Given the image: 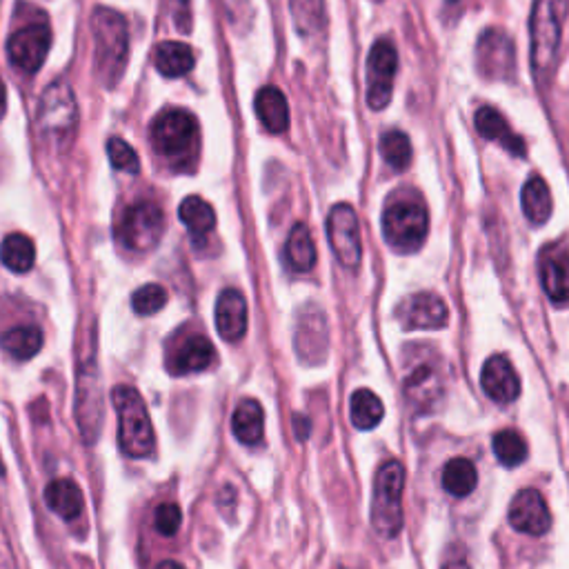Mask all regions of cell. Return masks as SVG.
<instances>
[{"mask_svg": "<svg viewBox=\"0 0 569 569\" xmlns=\"http://www.w3.org/2000/svg\"><path fill=\"white\" fill-rule=\"evenodd\" d=\"M405 469L398 461L381 465L374 481L372 527L381 538H394L403 527Z\"/></svg>", "mask_w": 569, "mask_h": 569, "instance_id": "obj_4", "label": "cell"}, {"mask_svg": "<svg viewBox=\"0 0 569 569\" xmlns=\"http://www.w3.org/2000/svg\"><path fill=\"white\" fill-rule=\"evenodd\" d=\"M178 216H181L183 225L196 243L205 241L216 227V212L201 196H187L181 207H178Z\"/></svg>", "mask_w": 569, "mask_h": 569, "instance_id": "obj_25", "label": "cell"}, {"mask_svg": "<svg viewBox=\"0 0 569 569\" xmlns=\"http://www.w3.org/2000/svg\"><path fill=\"white\" fill-rule=\"evenodd\" d=\"M327 236L341 265L349 269H356L361 265V229H358V218L352 207L345 203L334 205V209L327 216Z\"/></svg>", "mask_w": 569, "mask_h": 569, "instance_id": "obj_11", "label": "cell"}, {"mask_svg": "<svg viewBox=\"0 0 569 569\" xmlns=\"http://www.w3.org/2000/svg\"><path fill=\"white\" fill-rule=\"evenodd\" d=\"M569 0H536L532 12V69L538 83L554 74Z\"/></svg>", "mask_w": 569, "mask_h": 569, "instance_id": "obj_2", "label": "cell"}, {"mask_svg": "<svg viewBox=\"0 0 569 569\" xmlns=\"http://www.w3.org/2000/svg\"><path fill=\"white\" fill-rule=\"evenodd\" d=\"M36 247L25 234H9L0 245V261L14 274H27L34 267Z\"/></svg>", "mask_w": 569, "mask_h": 569, "instance_id": "obj_31", "label": "cell"}, {"mask_svg": "<svg viewBox=\"0 0 569 569\" xmlns=\"http://www.w3.org/2000/svg\"><path fill=\"white\" fill-rule=\"evenodd\" d=\"M385 407L381 403L372 389H356L352 394V401H349V418H352V425L356 429H374L378 423L383 421Z\"/></svg>", "mask_w": 569, "mask_h": 569, "instance_id": "obj_30", "label": "cell"}, {"mask_svg": "<svg viewBox=\"0 0 569 569\" xmlns=\"http://www.w3.org/2000/svg\"><path fill=\"white\" fill-rule=\"evenodd\" d=\"M285 261L294 272H309L316 265V245L305 223H296L285 243Z\"/></svg>", "mask_w": 569, "mask_h": 569, "instance_id": "obj_27", "label": "cell"}, {"mask_svg": "<svg viewBox=\"0 0 569 569\" xmlns=\"http://www.w3.org/2000/svg\"><path fill=\"white\" fill-rule=\"evenodd\" d=\"M294 425H296V432H298V438H307V432H309V421L303 416H294Z\"/></svg>", "mask_w": 569, "mask_h": 569, "instance_id": "obj_39", "label": "cell"}, {"mask_svg": "<svg viewBox=\"0 0 569 569\" xmlns=\"http://www.w3.org/2000/svg\"><path fill=\"white\" fill-rule=\"evenodd\" d=\"M232 432L243 445H258L265 434V412L254 398L238 403L232 416Z\"/></svg>", "mask_w": 569, "mask_h": 569, "instance_id": "obj_23", "label": "cell"}, {"mask_svg": "<svg viewBox=\"0 0 569 569\" xmlns=\"http://www.w3.org/2000/svg\"><path fill=\"white\" fill-rule=\"evenodd\" d=\"M541 283L549 301L556 305L569 303V249L565 245H547L538 256Z\"/></svg>", "mask_w": 569, "mask_h": 569, "instance_id": "obj_15", "label": "cell"}, {"mask_svg": "<svg viewBox=\"0 0 569 569\" xmlns=\"http://www.w3.org/2000/svg\"><path fill=\"white\" fill-rule=\"evenodd\" d=\"M256 114L265 129L272 134H281L289 127L287 98L278 87H263L256 96Z\"/></svg>", "mask_w": 569, "mask_h": 569, "instance_id": "obj_24", "label": "cell"}, {"mask_svg": "<svg viewBox=\"0 0 569 569\" xmlns=\"http://www.w3.org/2000/svg\"><path fill=\"white\" fill-rule=\"evenodd\" d=\"M214 345L207 341L205 336H189L187 341L176 349L172 361H169L167 369L174 376L185 374H198L214 363Z\"/></svg>", "mask_w": 569, "mask_h": 569, "instance_id": "obj_20", "label": "cell"}, {"mask_svg": "<svg viewBox=\"0 0 569 569\" xmlns=\"http://www.w3.org/2000/svg\"><path fill=\"white\" fill-rule=\"evenodd\" d=\"M476 129H478V134H481L483 138H487V141H496V143H501L509 154L512 156H525L527 152V147H525V141L521 136H516L512 132V127L507 125L505 118L496 112L494 107H481L476 112Z\"/></svg>", "mask_w": 569, "mask_h": 569, "instance_id": "obj_21", "label": "cell"}, {"mask_svg": "<svg viewBox=\"0 0 569 569\" xmlns=\"http://www.w3.org/2000/svg\"><path fill=\"white\" fill-rule=\"evenodd\" d=\"M52 45V32L47 25H29L18 29L7 43V54L21 72L34 74L43 67Z\"/></svg>", "mask_w": 569, "mask_h": 569, "instance_id": "obj_13", "label": "cell"}, {"mask_svg": "<svg viewBox=\"0 0 569 569\" xmlns=\"http://www.w3.org/2000/svg\"><path fill=\"white\" fill-rule=\"evenodd\" d=\"M5 98H7L5 85H3V81H0V112H3V109H5Z\"/></svg>", "mask_w": 569, "mask_h": 569, "instance_id": "obj_42", "label": "cell"}, {"mask_svg": "<svg viewBox=\"0 0 569 569\" xmlns=\"http://www.w3.org/2000/svg\"><path fill=\"white\" fill-rule=\"evenodd\" d=\"M483 392L496 403H514L521 394V378L505 356L487 358L481 372Z\"/></svg>", "mask_w": 569, "mask_h": 569, "instance_id": "obj_18", "label": "cell"}, {"mask_svg": "<svg viewBox=\"0 0 569 569\" xmlns=\"http://www.w3.org/2000/svg\"><path fill=\"white\" fill-rule=\"evenodd\" d=\"M478 483V474L472 461L467 458H452L443 469V487L456 498L472 494Z\"/></svg>", "mask_w": 569, "mask_h": 569, "instance_id": "obj_32", "label": "cell"}, {"mask_svg": "<svg viewBox=\"0 0 569 569\" xmlns=\"http://www.w3.org/2000/svg\"><path fill=\"white\" fill-rule=\"evenodd\" d=\"M156 569H185V567L176 561H163V563L156 565Z\"/></svg>", "mask_w": 569, "mask_h": 569, "instance_id": "obj_41", "label": "cell"}, {"mask_svg": "<svg viewBox=\"0 0 569 569\" xmlns=\"http://www.w3.org/2000/svg\"><path fill=\"white\" fill-rule=\"evenodd\" d=\"M0 347L16 358V361H29L43 347V332L36 325H18L0 338Z\"/></svg>", "mask_w": 569, "mask_h": 569, "instance_id": "obj_28", "label": "cell"}, {"mask_svg": "<svg viewBox=\"0 0 569 569\" xmlns=\"http://www.w3.org/2000/svg\"><path fill=\"white\" fill-rule=\"evenodd\" d=\"M194 52L192 47L185 43H161L156 47L154 54V63L156 69L161 72L165 78H181L185 74H189L194 69Z\"/></svg>", "mask_w": 569, "mask_h": 569, "instance_id": "obj_26", "label": "cell"}, {"mask_svg": "<svg viewBox=\"0 0 569 569\" xmlns=\"http://www.w3.org/2000/svg\"><path fill=\"white\" fill-rule=\"evenodd\" d=\"M216 329L225 341H241L247 332V301L238 289H225L216 301Z\"/></svg>", "mask_w": 569, "mask_h": 569, "instance_id": "obj_19", "label": "cell"}, {"mask_svg": "<svg viewBox=\"0 0 569 569\" xmlns=\"http://www.w3.org/2000/svg\"><path fill=\"white\" fill-rule=\"evenodd\" d=\"M509 525L516 532L529 536H543L552 527V514H549L545 498L536 489H521L509 505Z\"/></svg>", "mask_w": 569, "mask_h": 569, "instance_id": "obj_14", "label": "cell"}, {"mask_svg": "<svg viewBox=\"0 0 569 569\" xmlns=\"http://www.w3.org/2000/svg\"><path fill=\"white\" fill-rule=\"evenodd\" d=\"M183 525V512L176 503H163L156 507L154 512V527L158 534L174 536Z\"/></svg>", "mask_w": 569, "mask_h": 569, "instance_id": "obj_38", "label": "cell"}, {"mask_svg": "<svg viewBox=\"0 0 569 569\" xmlns=\"http://www.w3.org/2000/svg\"><path fill=\"white\" fill-rule=\"evenodd\" d=\"M381 154H383V161L396 169V172H405L412 163V143H409V138L394 129V132H385L381 138Z\"/></svg>", "mask_w": 569, "mask_h": 569, "instance_id": "obj_34", "label": "cell"}, {"mask_svg": "<svg viewBox=\"0 0 569 569\" xmlns=\"http://www.w3.org/2000/svg\"><path fill=\"white\" fill-rule=\"evenodd\" d=\"M443 569H472V567H469L465 561H461V558H456V561H449Z\"/></svg>", "mask_w": 569, "mask_h": 569, "instance_id": "obj_40", "label": "cell"}, {"mask_svg": "<svg viewBox=\"0 0 569 569\" xmlns=\"http://www.w3.org/2000/svg\"><path fill=\"white\" fill-rule=\"evenodd\" d=\"M92 36L96 43V74L107 87L123 78L129 56V32L123 14L98 7L92 14Z\"/></svg>", "mask_w": 569, "mask_h": 569, "instance_id": "obj_1", "label": "cell"}, {"mask_svg": "<svg viewBox=\"0 0 569 569\" xmlns=\"http://www.w3.org/2000/svg\"><path fill=\"white\" fill-rule=\"evenodd\" d=\"M36 123L47 141L56 145L69 141L78 123V105L72 87L63 81L49 85L38 103Z\"/></svg>", "mask_w": 569, "mask_h": 569, "instance_id": "obj_7", "label": "cell"}, {"mask_svg": "<svg viewBox=\"0 0 569 569\" xmlns=\"http://www.w3.org/2000/svg\"><path fill=\"white\" fill-rule=\"evenodd\" d=\"M294 25L301 36H314L323 32L327 23L325 0H289Z\"/></svg>", "mask_w": 569, "mask_h": 569, "instance_id": "obj_33", "label": "cell"}, {"mask_svg": "<svg viewBox=\"0 0 569 569\" xmlns=\"http://www.w3.org/2000/svg\"><path fill=\"white\" fill-rule=\"evenodd\" d=\"M521 203L523 214L532 225H545L552 216V196H549V187L541 176H532L525 183Z\"/></svg>", "mask_w": 569, "mask_h": 569, "instance_id": "obj_29", "label": "cell"}, {"mask_svg": "<svg viewBox=\"0 0 569 569\" xmlns=\"http://www.w3.org/2000/svg\"><path fill=\"white\" fill-rule=\"evenodd\" d=\"M429 232L427 209L416 201H396L383 214V236L401 254H412L423 247Z\"/></svg>", "mask_w": 569, "mask_h": 569, "instance_id": "obj_6", "label": "cell"}, {"mask_svg": "<svg viewBox=\"0 0 569 569\" xmlns=\"http://www.w3.org/2000/svg\"><path fill=\"white\" fill-rule=\"evenodd\" d=\"M165 232V214L156 203H136L127 207L121 223L116 225V236L132 252H149L161 241Z\"/></svg>", "mask_w": 569, "mask_h": 569, "instance_id": "obj_8", "label": "cell"}, {"mask_svg": "<svg viewBox=\"0 0 569 569\" xmlns=\"http://www.w3.org/2000/svg\"><path fill=\"white\" fill-rule=\"evenodd\" d=\"M494 454L505 467L521 465L527 458V445L525 438L514 432V429H503L494 436Z\"/></svg>", "mask_w": 569, "mask_h": 569, "instance_id": "obj_35", "label": "cell"}, {"mask_svg": "<svg viewBox=\"0 0 569 569\" xmlns=\"http://www.w3.org/2000/svg\"><path fill=\"white\" fill-rule=\"evenodd\" d=\"M45 503L65 521H76L85 507L81 487L74 481H67V478H58V481H52L45 487Z\"/></svg>", "mask_w": 569, "mask_h": 569, "instance_id": "obj_22", "label": "cell"}, {"mask_svg": "<svg viewBox=\"0 0 569 569\" xmlns=\"http://www.w3.org/2000/svg\"><path fill=\"white\" fill-rule=\"evenodd\" d=\"M478 72L492 81H512L516 72L514 45L501 29H487L476 47Z\"/></svg>", "mask_w": 569, "mask_h": 569, "instance_id": "obj_12", "label": "cell"}, {"mask_svg": "<svg viewBox=\"0 0 569 569\" xmlns=\"http://www.w3.org/2000/svg\"><path fill=\"white\" fill-rule=\"evenodd\" d=\"M167 305V292L165 287L156 285V283H149L138 287L134 296H132V307L136 314L141 316H152L156 312H161V309Z\"/></svg>", "mask_w": 569, "mask_h": 569, "instance_id": "obj_36", "label": "cell"}, {"mask_svg": "<svg viewBox=\"0 0 569 569\" xmlns=\"http://www.w3.org/2000/svg\"><path fill=\"white\" fill-rule=\"evenodd\" d=\"M112 403L118 412V443L129 458H147L154 452V427L149 421L143 396L129 385L112 389Z\"/></svg>", "mask_w": 569, "mask_h": 569, "instance_id": "obj_3", "label": "cell"}, {"mask_svg": "<svg viewBox=\"0 0 569 569\" xmlns=\"http://www.w3.org/2000/svg\"><path fill=\"white\" fill-rule=\"evenodd\" d=\"M198 141L196 118L181 107L165 109L152 123V145L158 156L172 163H181L189 154H194Z\"/></svg>", "mask_w": 569, "mask_h": 569, "instance_id": "obj_5", "label": "cell"}, {"mask_svg": "<svg viewBox=\"0 0 569 569\" xmlns=\"http://www.w3.org/2000/svg\"><path fill=\"white\" fill-rule=\"evenodd\" d=\"M107 156L109 163H112L116 169H121V172L136 174L138 169H141V158H138V154L123 141V138H112V141L107 143Z\"/></svg>", "mask_w": 569, "mask_h": 569, "instance_id": "obj_37", "label": "cell"}, {"mask_svg": "<svg viewBox=\"0 0 569 569\" xmlns=\"http://www.w3.org/2000/svg\"><path fill=\"white\" fill-rule=\"evenodd\" d=\"M398 69V52L392 41H376L367 58V105L385 109L392 101L394 76Z\"/></svg>", "mask_w": 569, "mask_h": 569, "instance_id": "obj_10", "label": "cell"}, {"mask_svg": "<svg viewBox=\"0 0 569 569\" xmlns=\"http://www.w3.org/2000/svg\"><path fill=\"white\" fill-rule=\"evenodd\" d=\"M103 392H101V376L94 361L83 363L78 369V392H76V421L78 432L87 445H94L101 436L103 427Z\"/></svg>", "mask_w": 569, "mask_h": 569, "instance_id": "obj_9", "label": "cell"}, {"mask_svg": "<svg viewBox=\"0 0 569 569\" xmlns=\"http://www.w3.org/2000/svg\"><path fill=\"white\" fill-rule=\"evenodd\" d=\"M329 345L327 334V321L323 309L318 307H305L301 316H298V329H296V349L298 356L305 363H321L325 361Z\"/></svg>", "mask_w": 569, "mask_h": 569, "instance_id": "obj_16", "label": "cell"}, {"mask_svg": "<svg viewBox=\"0 0 569 569\" xmlns=\"http://www.w3.org/2000/svg\"><path fill=\"white\" fill-rule=\"evenodd\" d=\"M398 321L405 329H441L447 325V305L436 294H414L398 305Z\"/></svg>", "mask_w": 569, "mask_h": 569, "instance_id": "obj_17", "label": "cell"}]
</instances>
